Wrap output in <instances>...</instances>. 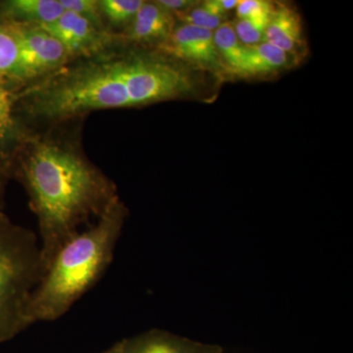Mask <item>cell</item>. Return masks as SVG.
<instances>
[{
    "mask_svg": "<svg viewBox=\"0 0 353 353\" xmlns=\"http://www.w3.org/2000/svg\"><path fill=\"white\" fill-rule=\"evenodd\" d=\"M192 88L190 74L163 57L105 52L46 76L25 99L32 119L59 123L90 111L178 99Z\"/></svg>",
    "mask_w": 353,
    "mask_h": 353,
    "instance_id": "6da1fadb",
    "label": "cell"
},
{
    "mask_svg": "<svg viewBox=\"0 0 353 353\" xmlns=\"http://www.w3.org/2000/svg\"><path fill=\"white\" fill-rule=\"evenodd\" d=\"M16 175L38 219L44 267L92 219H99L116 199L117 188L72 145L32 137Z\"/></svg>",
    "mask_w": 353,
    "mask_h": 353,
    "instance_id": "7a4b0ae2",
    "label": "cell"
},
{
    "mask_svg": "<svg viewBox=\"0 0 353 353\" xmlns=\"http://www.w3.org/2000/svg\"><path fill=\"white\" fill-rule=\"evenodd\" d=\"M127 216L118 196L94 225L60 248L32 294L34 324L60 319L97 285L112 263Z\"/></svg>",
    "mask_w": 353,
    "mask_h": 353,
    "instance_id": "3957f363",
    "label": "cell"
},
{
    "mask_svg": "<svg viewBox=\"0 0 353 353\" xmlns=\"http://www.w3.org/2000/svg\"><path fill=\"white\" fill-rule=\"evenodd\" d=\"M44 272L38 234L0 211V343L34 324L32 297Z\"/></svg>",
    "mask_w": 353,
    "mask_h": 353,
    "instance_id": "277c9868",
    "label": "cell"
},
{
    "mask_svg": "<svg viewBox=\"0 0 353 353\" xmlns=\"http://www.w3.org/2000/svg\"><path fill=\"white\" fill-rule=\"evenodd\" d=\"M9 28L18 48L14 78L21 81L46 78L72 59L62 43L39 26L14 24Z\"/></svg>",
    "mask_w": 353,
    "mask_h": 353,
    "instance_id": "5b68a950",
    "label": "cell"
},
{
    "mask_svg": "<svg viewBox=\"0 0 353 353\" xmlns=\"http://www.w3.org/2000/svg\"><path fill=\"white\" fill-rule=\"evenodd\" d=\"M39 27L58 39L72 59L97 57L105 53L113 43V34L102 31L85 18L70 11H64L58 19Z\"/></svg>",
    "mask_w": 353,
    "mask_h": 353,
    "instance_id": "8992f818",
    "label": "cell"
},
{
    "mask_svg": "<svg viewBox=\"0 0 353 353\" xmlns=\"http://www.w3.org/2000/svg\"><path fill=\"white\" fill-rule=\"evenodd\" d=\"M163 46L167 52L190 63L208 69L219 67L221 58L216 50L213 32L208 30L183 24L174 30Z\"/></svg>",
    "mask_w": 353,
    "mask_h": 353,
    "instance_id": "52a82bcc",
    "label": "cell"
},
{
    "mask_svg": "<svg viewBox=\"0 0 353 353\" xmlns=\"http://www.w3.org/2000/svg\"><path fill=\"white\" fill-rule=\"evenodd\" d=\"M265 41L280 48L292 59H299L305 52L303 21L301 15L287 4H274L265 32Z\"/></svg>",
    "mask_w": 353,
    "mask_h": 353,
    "instance_id": "ba28073f",
    "label": "cell"
},
{
    "mask_svg": "<svg viewBox=\"0 0 353 353\" xmlns=\"http://www.w3.org/2000/svg\"><path fill=\"white\" fill-rule=\"evenodd\" d=\"M122 341L123 353H221L217 345H206L183 336L150 330Z\"/></svg>",
    "mask_w": 353,
    "mask_h": 353,
    "instance_id": "9c48e42d",
    "label": "cell"
},
{
    "mask_svg": "<svg viewBox=\"0 0 353 353\" xmlns=\"http://www.w3.org/2000/svg\"><path fill=\"white\" fill-rule=\"evenodd\" d=\"M125 39L134 43H165L174 30V15L155 2H145L130 23Z\"/></svg>",
    "mask_w": 353,
    "mask_h": 353,
    "instance_id": "30bf717a",
    "label": "cell"
},
{
    "mask_svg": "<svg viewBox=\"0 0 353 353\" xmlns=\"http://www.w3.org/2000/svg\"><path fill=\"white\" fill-rule=\"evenodd\" d=\"M290 55L273 44L262 43L256 46H245L240 63L234 70V75L255 77L275 73L289 65Z\"/></svg>",
    "mask_w": 353,
    "mask_h": 353,
    "instance_id": "8fae6325",
    "label": "cell"
},
{
    "mask_svg": "<svg viewBox=\"0 0 353 353\" xmlns=\"http://www.w3.org/2000/svg\"><path fill=\"white\" fill-rule=\"evenodd\" d=\"M64 11L59 0H12L6 4V12L15 20V24H50Z\"/></svg>",
    "mask_w": 353,
    "mask_h": 353,
    "instance_id": "7c38bea8",
    "label": "cell"
},
{
    "mask_svg": "<svg viewBox=\"0 0 353 353\" xmlns=\"http://www.w3.org/2000/svg\"><path fill=\"white\" fill-rule=\"evenodd\" d=\"M216 50L221 59H224L228 70L233 73L240 63L245 46L241 43L232 23L224 22L213 32Z\"/></svg>",
    "mask_w": 353,
    "mask_h": 353,
    "instance_id": "4fadbf2b",
    "label": "cell"
},
{
    "mask_svg": "<svg viewBox=\"0 0 353 353\" xmlns=\"http://www.w3.org/2000/svg\"><path fill=\"white\" fill-rule=\"evenodd\" d=\"M104 22L121 27L129 25L145 1L143 0H99Z\"/></svg>",
    "mask_w": 353,
    "mask_h": 353,
    "instance_id": "5bb4252c",
    "label": "cell"
},
{
    "mask_svg": "<svg viewBox=\"0 0 353 353\" xmlns=\"http://www.w3.org/2000/svg\"><path fill=\"white\" fill-rule=\"evenodd\" d=\"M173 15L182 21L185 25L194 26L211 32L216 31L225 22V18L215 15L203 4H201V6L192 7L188 10L175 13Z\"/></svg>",
    "mask_w": 353,
    "mask_h": 353,
    "instance_id": "9a60e30c",
    "label": "cell"
},
{
    "mask_svg": "<svg viewBox=\"0 0 353 353\" xmlns=\"http://www.w3.org/2000/svg\"><path fill=\"white\" fill-rule=\"evenodd\" d=\"M18 60V48L9 29L0 27V78L13 77Z\"/></svg>",
    "mask_w": 353,
    "mask_h": 353,
    "instance_id": "2e32d148",
    "label": "cell"
},
{
    "mask_svg": "<svg viewBox=\"0 0 353 353\" xmlns=\"http://www.w3.org/2000/svg\"><path fill=\"white\" fill-rule=\"evenodd\" d=\"M65 11L82 16L102 31H108L97 0H59Z\"/></svg>",
    "mask_w": 353,
    "mask_h": 353,
    "instance_id": "e0dca14e",
    "label": "cell"
},
{
    "mask_svg": "<svg viewBox=\"0 0 353 353\" xmlns=\"http://www.w3.org/2000/svg\"><path fill=\"white\" fill-rule=\"evenodd\" d=\"M266 21L236 19L234 29L236 36L243 46H250L265 43Z\"/></svg>",
    "mask_w": 353,
    "mask_h": 353,
    "instance_id": "ac0fdd59",
    "label": "cell"
},
{
    "mask_svg": "<svg viewBox=\"0 0 353 353\" xmlns=\"http://www.w3.org/2000/svg\"><path fill=\"white\" fill-rule=\"evenodd\" d=\"M274 3L264 0H240L236 6L238 19L269 22Z\"/></svg>",
    "mask_w": 353,
    "mask_h": 353,
    "instance_id": "d6986e66",
    "label": "cell"
},
{
    "mask_svg": "<svg viewBox=\"0 0 353 353\" xmlns=\"http://www.w3.org/2000/svg\"><path fill=\"white\" fill-rule=\"evenodd\" d=\"M13 99L10 92L0 85V139L7 138L14 127Z\"/></svg>",
    "mask_w": 353,
    "mask_h": 353,
    "instance_id": "ffe728a7",
    "label": "cell"
},
{
    "mask_svg": "<svg viewBox=\"0 0 353 353\" xmlns=\"http://www.w3.org/2000/svg\"><path fill=\"white\" fill-rule=\"evenodd\" d=\"M239 2H240L239 0H209L204 2L203 6L215 15L225 18L229 11L236 8Z\"/></svg>",
    "mask_w": 353,
    "mask_h": 353,
    "instance_id": "44dd1931",
    "label": "cell"
},
{
    "mask_svg": "<svg viewBox=\"0 0 353 353\" xmlns=\"http://www.w3.org/2000/svg\"><path fill=\"white\" fill-rule=\"evenodd\" d=\"M157 6L168 11L171 14L182 12L196 6V2L190 0H158L154 1Z\"/></svg>",
    "mask_w": 353,
    "mask_h": 353,
    "instance_id": "7402d4cb",
    "label": "cell"
},
{
    "mask_svg": "<svg viewBox=\"0 0 353 353\" xmlns=\"http://www.w3.org/2000/svg\"><path fill=\"white\" fill-rule=\"evenodd\" d=\"M101 353H123L122 341L115 343L113 347H111L109 350Z\"/></svg>",
    "mask_w": 353,
    "mask_h": 353,
    "instance_id": "603a6c76",
    "label": "cell"
},
{
    "mask_svg": "<svg viewBox=\"0 0 353 353\" xmlns=\"http://www.w3.org/2000/svg\"><path fill=\"white\" fill-rule=\"evenodd\" d=\"M1 188H2V180H1V176H0V192H1Z\"/></svg>",
    "mask_w": 353,
    "mask_h": 353,
    "instance_id": "cb8c5ba5",
    "label": "cell"
}]
</instances>
